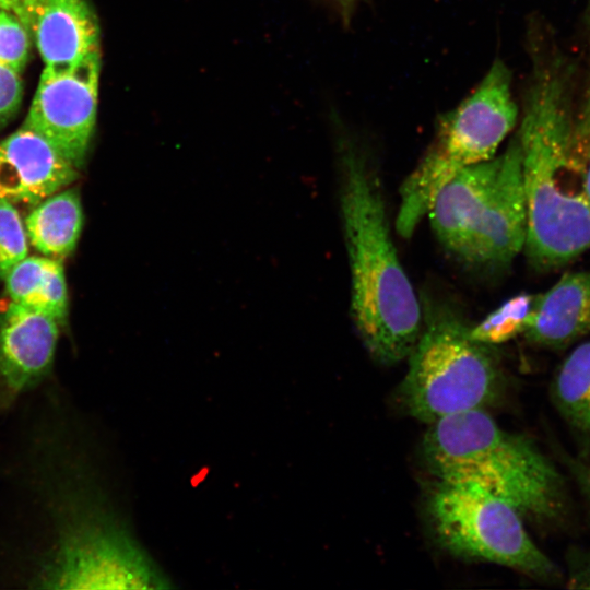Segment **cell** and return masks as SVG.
<instances>
[{
  "label": "cell",
  "mask_w": 590,
  "mask_h": 590,
  "mask_svg": "<svg viewBox=\"0 0 590 590\" xmlns=\"http://www.w3.org/2000/svg\"><path fill=\"white\" fill-rule=\"evenodd\" d=\"M22 462L24 492L42 531L26 580L45 589H164L169 578L115 510L95 469L61 426L32 432Z\"/></svg>",
  "instance_id": "1"
},
{
  "label": "cell",
  "mask_w": 590,
  "mask_h": 590,
  "mask_svg": "<svg viewBox=\"0 0 590 590\" xmlns=\"http://www.w3.org/2000/svg\"><path fill=\"white\" fill-rule=\"evenodd\" d=\"M516 134L527 206L526 255L540 270L590 249V199L574 149L570 74L557 56L534 57Z\"/></svg>",
  "instance_id": "2"
},
{
  "label": "cell",
  "mask_w": 590,
  "mask_h": 590,
  "mask_svg": "<svg viewBox=\"0 0 590 590\" xmlns=\"http://www.w3.org/2000/svg\"><path fill=\"white\" fill-rule=\"evenodd\" d=\"M338 153L352 318L369 354L394 364L413 350L422 310L393 246L379 180L366 152L343 133Z\"/></svg>",
  "instance_id": "3"
},
{
  "label": "cell",
  "mask_w": 590,
  "mask_h": 590,
  "mask_svg": "<svg viewBox=\"0 0 590 590\" xmlns=\"http://www.w3.org/2000/svg\"><path fill=\"white\" fill-rule=\"evenodd\" d=\"M422 449L439 482L479 488L540 521L557 520L565 511V487L553 463L483 409L432 423Z\"/></svg>",
  "instance_id": "4"
},
{
  "label": "cell",
  "mask_w": 590,
  "mask_h": 590,
  "mask_svg": "<svg viewBox=\"0 0 590 590\" xmlns=\"http://www.w3.org/2000/svg\"><path fill=\"white\" fill-rule=\"evenodd\" d=\"M439 243L474 267L508 266L523 249L527 206L517 137L498 156L447 182L427 213Z\"/></svg>",
  "instance_id": "5"
},
{
  "label": "cell",
  "mask_w": 590,
  "mask_h": 590,
  "mask_svg": "<svg viewBox=\"0 0 590 590\" xmlns=\"http://www.w3.org/2000/svg\"><path fill=\"white\" fill-rule=\"evenodd\" d=\"M518 107L511 73L496 59L476 88L438 121L435 138L400 188L396 229L410 237L439 190L463 169L495 156L514 129Z\"/></svg>",
  "instance_id": "6"
},
{
  "label": "cell",
  "mask_w": 590,
  "mask_h": 590,
  "mask_svg": "<svg viewBox=\"0 0 590 590\" xmlns=\"http://www.w3.org/2000/svg\"><path fill=\"white\" fill-rule=\"evenodd\" d=\"M423 321L399 390L406 412L432 424L496 400L502 376L487 344L445 307L426 306Z\"/></svg>",
  "instance_id": "7"
},
{
  "label": "cell",
  "mask_w": 590,
  "mask_h": 590,
  "mask_svg": "<svg viewBox=\"0 0 590 590\" xmlns=\"http://www.w3.org/2000/svg\"><path fill=\"white\" fill-rule=\"evenodd\" d=\"M427 506L437 542L453 556L503 565L542 580L558 577L555 564L532 541L510 504L475 487L438 481Z\"/></svg>",
  "instance_id": "8"
},
{
  "label": "cell",
  "mask_w": 590,
  "mask_h": 590,
  "mask_svg": "<svg viewBox=\"0 0 590 590\" xmlns=\"http://www.w3.org/2000/svg\"><path fill=\"white\" fill-rule=\"evenodd\" d=\"M101 54L95 51L68 70H43L23 126L48 140L80 169L93 137Z\"/></svg>",
  "instance_id": "9"
},
{
  "label": "cell",
  "mask_w": 590,
  "mask_h": 590,
  "mask_svg": "<svg viewBox=\"0 0 590 590\" xmlns=\"http://www.w3.org/2000/svg\"><path fill=\"white\" fill-rule=\"evenodd\" d=\"M61 327L49 315L10 299L0 307V413L50 374Z\"/></svg>",
  "instance_id": "10"
},
{
  "label": "cell",
  "mask_w": 590,
  "mask_h": 590,
  "mask_svg": "<svg viewBox=\"0 0 590 590\" xmlns=\"http://www.w3.org/2000/svg\"><path fill=\"white\" fill-rule=\"evenodd\" d=\"M78 168L42 134L22 126L0 141V197L36 205L72 184Z\"/></svg>",
  "instance_id": "11"
},
{
  "label": "cell",
  "mask_w": 590,
  "mask_h": 590,
  "mask_svg": "<svg viewBox=\"0 0 590 590\" xmlns=\"http://www.w3.org/2000/svg\"><path fill=\"white\" fill-rule=\"evenodd\" d=\"M32 35L46 68L68 70L99 51L97 19L86 0H44Z\"/></svg>",
  "instance_id": "12"
},
{
  "label": "cell",
  "mask_w": 590,
  "mask_h": 590,
  "mask_svg": "<svg viewBox=\"0 0 590 590\" xmlns=\"http://www.w3.org/2000/svg\"><path fill=\"white\" fill-rule=\"evenodd\" d=\"M590 332V270L566 272L535 296L523 334L550 349H564Z\"/></svg>",
  "instance_id": "13"
},
{
  "label": "cell",
  "mask_w": 590,
  "mask_h": 590,
  "mask_svg": "<svg viewBox=\"0 0 590 590\" xmlns=\"http://www.w3.org/2000/svg\"><path fill=\"white\" fill-rule=\"evenodd\" d=\"M10 300L55 318L62 327L68 318V291L61 259L31 256L5 276Z\"/></svg>",
  "instance_id": "14"
},
{
  "label": "cell",
  "mask_w": 590,
  "mask_h": 590,
  "mask_svg": "<svg viewBox=\"0 0 590 590\" xmlns=\"http://www.w3.org/2000/svg\"><path fill=\"white\" fill-rule=\"evenodd\" d=\"M28 241L43 256L63 259L76 247L83 210L75 189L58 191L28 213L25 221Z\"/></svg>",
  "instance_id": "15"
},
{
  "label": "cell",
  "mask_w": 590,
  "mask_h": 590,
  "mask_svg": "<svg viewBox=\"0 0 590 590\" xmlns=\"http://www.w3.org/2000/svg\"><path fill=\"white\" fill-rule=\"evenodd\" d=\"M551 398L563 420L582 437H590V341L563 361L551 385Z\"/></svg>",
  "instance_id": "16"
},
{
  "label": "cell",
  "mask_w": 590,
  "mask_h": 590,
  "mask_svg": "<svg viewBox=\"0 0 590 590\" xmlns=\"http://www.w3.org/2000/svg\"><path fill=\"white\" fill-rule=\"evenodd\" d=\"M535 296L519 294L506 300L483 321L470 327L471 337L487 345L506 342L524 332Z\"/></svg>",
  "instance_id": "17"
},
{
  "label": "cell",
  "mask_w": 590,
  "mask_h": 590,
  "mask_svg": "<svg viewBox=\"0 0 590 590\" xmlns=\"http://www.w3.org/2000/svg\"><path fill=\"white\" fill-rule=\"evenodd\" d=\"M28 252V237L25 224L12 202L0 197V279Z\"/></svg>",
  "instance_id": "18"
},
{
  "label": "cell",
  "mask_w": 590,
  "mask_h": 590,
  "mask_svg": "<svg viewBox=\"0 0 590 590\" xmlns=\"http://www.w3.org/2000/svg\"><path fill=\"white\" fill-rule=\"evenodd\" d=\"M31 33L11 12L0 8V62L19 73L24 69L31 48Z\"/></svg>",
  "instance_id": "19"
},
{
  "label": "cell",
  "mask_w": 590,
  "mask_h": 590,
  "mask_svg": "<svg viewBox=\"0 0 590 590\" xmlns=\"http://www.w3.org/2000/svg\"><path fill=\"white\" fill-rule=\"evenodd\" d=\"M22 94L20 73L0 62V126L16 113Z\"/></svg>",
  "instance_id": "20"
},
{
  "label": "cell",
  "mask_w": 590,
  "mask_h": 590,
  "mask_svg": "<svg viewBox=\"0 0 590 590\" xmlns=\"http://www.w3.org/2000/svg\"><path fill=\"white\" fill-rule=\"evenodd\" d=\"M44 0H0V8L13 13L32 35L36 14Z\"/></svg>",
  "instance_id": "21"
},
{
  "label": "cell",
  "mask_w": 590,
  "mask_h": 590,
  "mask_svg": "<svg viewBox=\"0 0 590 590\" xmlns=\"http://www.w3.org/2000/svg\"><path fill=\"white\" fill-rule=\"evenodd\" d=\"M590 137V68L579 113L575 119L574 140L583 142Z\"/></svg>",
  "instance_id": "22"
},
{
  "label": "cell",
  "mask_w": 590,
  "mask_h": 590,
  "mask_svg": "<svg viewBox=\"0 0 590 590\" xmlns=\"http://www.w3.org/2000/svg\"><path fill=\"white\" fill-rule=\"evenodd\" d=\"M574 148L581 165L586 190L590 199V137Z\"/></svg>",
  "instance_id": "23"
},
{
  "label": "cell",
  "mask_w": 590,
  "mask_h": 590,
  "mask_svg": "<svg viewBox=\"0 0 590 590\" xmlns=\"http://www.w3.org/2000/svg\"><path fill=\"white\" fill-rule=\"evenodd\" d=\"M344 24H350L363 0H327Z\"/></svg>",
  "instance_id": "24"
},
{
  "label": "cell",
  "mask_w": 590,
  "mask_h": 590,
  "mask_svg": "<svg viewBox=\"0 0 590 590\" xmlns=\"http://www.w3.org/2000/svg\"><path fill=\"white\" fill-rule=\"evenodd\" d=\"M570 469L581 492L590 503V464H583L575 461L570 463Z\"/></svg>",
  "instance_id": "25"
},
{
  "label": "cell",
  "mask_w": 590,
  "mask_h": 590,
  "mask_svg": "<svg viewBox=\"0 0 590 590\" xmlns=\"http://www.w3.org/2000/svg\"><path fill=\"white\" fill-rule=\"evenodd\" d=\"M586 587L590 588V578H589L588 585H586Z\"/></svg>",
  "instance_id": "26"
}]
</instances>
